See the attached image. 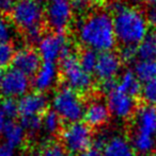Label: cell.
Listing matches in <instances>:
<instances>
[{
  "mask_svg": "<svg viewBox=\"0 0 156 156\" xmlns=\"http://www.w3.org/2000/svg\"><path fill=\"white\" fill-rule=\"evenodd\" d=\"M76 36L85 49L97 53L112 51L117 45L112 15L108 11L96 10L76 23Z\"/></svg>",
  "mask_w": 156,
  "mask_h": 156,
  "instance_id": "obj_1",
  "label": "cell"
},
{
  "mask_svg": "<svg viewBox=\"0 0 156 156\" xmlns=\"http://www.w3.org/2000/svg\"><path fill=\"white\" fill-rule=\"evenodd\" d=\"M112 18L116 38L123 47H137L150 32L146 14L135 6L125 5Z\"/></svg>",
  "mask_w": 156,
  "mask_h": 156,
  "instance_id": "obj_2",
  "label": "cell"
},
{
  "mask_svg": "<svg viewBox=\"0 0 156 156\" xmlns=\"http://www.w3.org/2000/svg\"><path fill=\"white\" fill-rule=\"evenodd\" d=\"M60 76L64 86L73 89L79 94H87L92 90L94 81L92 73L87 72L78 60V55L72 53L60 61Z\"/></svg>",
  "mask_w": 156,
  "mask_h": 156,
  "instance_id": "obj_3",
  "label": "cell"
},
{
  "mask_svg": "<svg viewBox=\"0 0 156 156\" xmlns=\"http://www.w3.org/2000/svg\"><path fill=\"white\" fill-rule=\"evenodd\" d=\"M51 105L63 121L71 123L79 122V120L82 119L87 107L80 94L64 85L55 93Z\"/></svg>",
  "mask_w": 156,
  "mask_h": 156,
  "instance_id": "obj_4",
  "label": "cell"
},
{
  "mask_svg": "<svg viewBox=\"0 0 156 156\" xmlns=\"http://www.w3.org/2000/svg\"><path fill=\"white\" fill-rule=\"evenodd\" d=\"M12 23L24 32L42 29L45 6L40 0H18L11 12Z\"/></svg>",
  "mask_w": 156,
  "mask_h": 156,
  "instance_id": "obj_5",
  "label": "cell"
},
{
  "mask_svg": "<svg viewBox=\"0 0 156 156\" xmlns=\"http://www.w3.org/2000/svg\"><path fill=\"white\" fill-rule=\"evenodd\" d=\"M61 144L67 153L74 156L92 147L93 129L85 122H74L64 126L59 134Z\"/></svg>",
  "mask_w": 156,
  "mask_h": 156,
  "instance_id": "obj_6",
  "label": "cell"
},
{
  "mask_svg": "<svg viewBox=\"0 0 156 156\" xmlns=\"http://www.w3.org/2000/svg\"><path fill=\"white\" fill-rule=\"evenodd\" d=\"M38 53L43 62L56 64L73 52L71 41L64 33L49 32L38 43Z\"/></svg>",
  "mask_w": 156,
  "mask_h": 156,
  "instance_id": "obj_7",
  "label": "cell"
},
{
  "mask_svg": "<svg viewBox=\"0 0 156 156\" xmlns=\"http://www.w3.org/2000/svg\"><path fill=\"white\" fill-rule=\"evenodd\" d=\"M72 0H48L45 5V21L52 32L64 33L74 16Z\"/></svg>",
  "mask_w": 156,
  "mask_h": 156,
  "instance_id": "obj_8",
  "label": "cell"
},
{
  "mask_svg": "<svg viewBox=\"0 0 156 156\" xmlns=\"http://www.w3.org/2000/svg\"><path fill=\"white\" fill-rule=\"evenodd\" d=\"M131 118L135 121V129L131 137H143L156 140V106L141 103L137 106Z\"/></svg>",
  "mask_w": 156,
  "mask_h": 156,
  "instance_id": "obj_9",
  "label": "cell"
},
{
  "mask_svg": "<svg viewBox=\"0 0 156 156\" xmlns=\"http://www.w3.org/2000/svg\"><path fill=\"white\" fill-rule=\"evenodd\" d=\"M31 84L29 76L14 68H10L3 74L0 93L6 98H21L28 94Z\"/></svg>",
  "mask_w": 156,
  "mask_h": 156,
  "instance_id": "obj_10",
  "label": "cell"
},
{
  "mask_svg": "<svg viewBox=\"0 0 156 156\" xmlns=\"http://www.w3.org/2000/svg\"><path fill=\"white\" fill-rule=\"evenodd\" d=\"M122 60L120 54L112 51L103 52L98 54V60L96 64L94 76L100 82L110 80H117V76L120 74L122 69Z\"/></svg>",
  "mask_w": 156,
  "mask_h": 156,
  "instance_id": "obj_11",
  "label": "cell"
},
{
  "mask_svg": "<svg viewBox=\"0 0 156 156\" xmlns=\"http://www.w3.org/2000/svg\"><path fill=\"white\" fill-rule=\"evenodd\" d=\"M107 106L110 114L119 118H131L137 109L135 99L122 93L118 88L107 94Z\"/></svg>",
  "mask_w": 156,
  "mask_h": 156,
  "instance_id": "obj_12",
  "label": "cell"
},
{
  "mask_svg": "<svg viewBox=\"0 0 156 156\" xmlns=\"http://www.w3.org/2000/svg\"><path fill=\"white\" fill-rule=\"evenodd\" d=\"M41 56L34 49L31 48H21L14 54L12 61V68L21 71L27 76H33L41 67Z\"/></svg>",
  "mask_w": 156,
  "mask_h": 156,
  "instance_id": "obj_13",
  "label": "cell"
},
{
  "mask_svg": "<svg viewBox=\"0 0 156 156\" xmlns=\"http://www.w3.org/2000/svg\"><path fill=\"white\" fill-rule=\"evenodd\" d=\"M48 98L42 93L32 91L21 97L18 101L21 117L43 116L48 111Z\"/></svg>",
  "mask_w": 156,
  "mask_h": 156,
  "instance_id": "obj_14",
  "label": "cell"
},
{
  "mask_svg": "<svg viewBox=\"0 0 156 156\" xmlns=\"http://www.w3.org/2000/svg\"><path fill=\"white\" fill-rule=\"evenodd\" d=\"M60 78V69L55 63L43 62L32 79V86L38 93H46L58 83Z\"/></svg>",
  "mask_w": 156,
  "mask_h": 156,
  "instance_id": "obj_15",
  "label": "cell"
},
{
  "mask_svg": "<svg viewBox=\"0 0 156 156\" xmlns=\"http://www.w3.org/2000/svg\"><path fill=\"white\" fill-rule=\"evenodd\" d=\"M109 118H110V112H109L107 104L96 100L92 101L86 107L83 121L93 129L95 127L105 125L109 121Z\"/></svg>",
  "mask_w": 156,
  "mask_h": 156,
  "instance_id": "obj_16",
  "label": "cell"
},
{
  "mask_svg": "<svg viewBox=\"0 0 156 156\" xmlns=\"http://www.w3.org/2000/svg\"><path fill=\"white\" fill-rule=\"evenodd\" d=\"M104 156H136L133 146L123 136H113L109 138L105 148L103 149Z\"/></svg>",
  "mask_w": 156,
  "mask_h": 156,
  "instance_id": "obj_17",
  "label": "cell"
},
{
  "mask_svg": "<svg viewBox=\"0 0 156 156\" xmlns=\"http://www.w3.org/2000/svg\"><path fill=\"white\" fill-rule=\"evenodd\" d=\"M117 88L127 96L135 99L139 94H141L142 85L140 80L137 78L133 69H127L121 73L118 80Z\"/></svg>",
  "mask_w": 156,
  "mask_h": 156,
  "instance_id": "obj_18",
  "label": "cell"
},
{
  "mask_svg": "<svg viewBox=\"0 0 156 156\" xmlns=\"http://www.w3.org/2000/svg\"><path fill=\"white\" fill-rule=\"evenodd\" d=\"M2 136H3L4 140H6V146L14 150L15 148H18L19 146L23 144L24 140L26 138V132L21 125V123L11 121L6 125Z\"/></svg>",
  "mask_w": 156,
  "mask_h": 156,
  "instance_id": "obj_19",
  "label": "cell"
},
{
  "mask_svg": "<svg viewBox=\"0 0 156 156\" xmlns=\"http://www.w3.org/2000/svg\"><path fill=\"white\" fill-rule=\"evenodd\" d=\"M137 58L140 61L156 62V31H150L143 41L136 47Z\"/></svg>",
  "mask_w": 156,
  "mask_h": 156,
  "instance_id": "obj_20",
  "label": "cell"
},
{
  "mask_svg": "<svg viewBox=\"0 0 156 156\" xmlns=\"http://www.w3.org/2000/svg\"><path fill=\"white\" fill-rule=\"evenodd\" d=\"M134 72L140 82H150L156 80V62L154 61H140L134 64Z\"/></svg>",
  "mask_w": 156,
  "mask_h": 156,
  "instance_id": "obj_21",
  "label": "cell"
},
{
  "mask_svg": "<svg viewBox=\"0 0 156 156\" xmlns=\"http://www.w3.org/2000/svg\"><path fill=\"white\" fill-rule=\"evenodd\" d=\"M43 119V127L45 129L46 132L50 134H54V135H57V134H60L62 129L64 126L62 125L63 120L61 119V117L54 111V109H50V111H47L42 117Z\"/></svg>",
  "mask_w": 156,
  "mask_h": 156,
  "instance_id": "obj_22",
  "label": "cell"
},
{
  "mask_svg": "<svg viewBox=\"0 0 156 156\" xmlns=\"http://www.w3.org/2000/svg\"><path fill=\"white\" fill-rule=\"evenodd\" d=\"M30 156H69V153L61 142L48 141L42 144Z\"/></svg>",
  "mask_w": 156,
  "mask_h": 156,
  "instance_id": "obj_23",
  "label": "cell"
},
{
  "mask_svg": "<svg viewBox=\"0 0 156 156\" xmlns=\"http://www.w3.org/2000/svg\"><path fill=\"white\" fill-rule=\"evenodd\" d=\"M98 54L96 51L91 49H83L78 55V60L81 67L89 73H93L95 70L98 60Z\"/></svg>",
  "mask_w": 156,
  "mask_h": 156,
  "instance_id": "obj_24",
  "label": "cell"
},
{
  "mask_svg": "<svg viewBox=\"0 0 156 156\" xmlns=\"http://www.w3.org/2000/svg\"><path fill=\"white\" fill-rule=\"evenodd\" d=\"M15 35L12 20L0 14V43H10Z\"/></svg>",
  "mask_w": 156,
  "mask_h": 156,
  "instance_id": "obj_25",
  "label": "cell"
},
{
  "mask_svg": "<svg viewBox=\"0 0 156 156\" xmlns=\"http://www.w3.org/2000/svg\"><path fill=\"white\" fill-rule=\"evenodd\" d=\"M43 116H31V117H21V125L26 133L36 134L43 127Z\"/></svg>",
  "mask_w": 156,
  "mask_h": 156,
  "instance_id": "obj_26",
  "label": "cell"
},
{
  "mask_svg": "<svg viewBox=\"0 0 156 156\" xmlns=\"http://www.w3.org/2000/svg\"><path fill=\"white\" fill-rule=\"evenodd\" d=\"M1 107L3 109L4 114L9 118L10 121H14V119L19 115L18 111V101L12 98H6L0 102Z\"/></svg>",
  "mask_w": 156,
  "mask_h": 156,
  "instance_id": "obj_27",
  "label": "cell"
},
{
  "mask_svg": "<svg viewBox=\"0 0 156 156\" xmlns=\"http://www.w3.org/2000/svg\"><path fill=\"white\" fill-rule=\"evenodd\" d=\"M141 97L146 104H156V80L146 82L142 85Z\"/></svg>",
  "mask_w": 156,
  "mask_h": 156,
  "instance_id": "obj_28",
  "label": "cell"
},
{
  "mask_svg": "<svg viewBox=\"0 0 156 156\" xmlns=\"http://www.w3.org/2000/svg\"><path fill=\"white\" fill-rule=\"evenodd\" d=\"M14 54V48L10 43H0V68L12 64Z\"/></svg>",
  "mask_w": 156,
  "mask_h": 156,
  "instance_id": "obj_29",
  "label": "cell"
},
{
  "mask_svg": "<svg viewBox=\"0 0 156 156\" xmlns=\"http://www.w3.org/2000/svg\"><path fill=\"white\" fill-rule=\"evenodd\" d=\"M119 54H120V58L122 60V62L124 63L135 64L138 61L136 47H122V49H121Z\"/></svg>",
  "mask_w": 156,
  "mask_h": 156,
  "instance_id": "obj_30",
  "label": "cell"
},
{
  "mask_svg": "<svg viewBox=\"0 0 156 156\" xmlns=\"http://www.w3.org/2000/svg\"><path fill=\"white\" fill-rule=\"evenodd\" d=\"M43 35H44L43 29H34V30H31V31L25 32V36L28 43L36 44V45H38V43L41 41Z\"/></svg>",
  "mask_w": 156,
  "mask_h": 156,
  "instance_id": "obj_31",
  "label": "cell"
},
{
  "mask_svg": "<svg viewBox=\"0 0 156 156\" xmlns=\"http://www.w3.org/2000/svg\"><path fill=\"white\" fill-rule=\"evenodd\" d=\"M144 14H146L149 26L156 28V4H150L146 8Z\"/></svg>",
  "mask_w": 156,
  "mask_h": 156,
  "instance_id": "obj_32",
  "label": "cell"
},
{
  "mask_svg": "<svg viewBox=\"0 0 156 156\" xmlns=\"http://www.w3.org/2000/svg\"><path fill=\"white\" fill-rule=\"evenodd\" d=\"M15 0H0V14L11 13L15 5Z\"/></svg>",
  "mask_w": 156,
  "mask_h": 156,
  "instance_id": "obj_33",
  "label": "cell"
},
{
  "mask_svg": "<svg viewBox=\"0 0 156 156\" xmlns=\"http://www.w3.org/2000/svg\"><path fill=\"white\" fill-rule=\"evenodd\" d=\"M96 1L97 0H72L74 9H77V10H83V9L94 4Z\"/></svg>",
  "mask_w": 156,
  "mask_h": 156,
  "instance_id": "obj_34",
  "label": "cell"
},
{
  "mask_svg": "<svg viewBox=\"0 0 156 156\" xmlns=\"http://www.w3.org/2000/svg\"><path fill=\"white\" fill-rule=\"evenodd\" d=\"M10 122L11 121L9 120V118L6 117V114H4L3 109H2V107H1V104H0V135L3 134L6 125L10 123Z\"/></svg>",
  "mask_w": 156,
  "mask_h": 156,
  "instance_id": "obj_35",
  "label": "cell"
},
{
  "mask_svg": "<svg viewBox=\"0 0 156 156\" xmlns=\"http://www.w3.org/2000/svg\"><path fill=\"white\" fill-rule=\"evenodd\" d=\"M76 156H104V153H103V151L91 147V148H89L88 150L83 151V152H81L80 154H78Z\"/></svg>",
  "mask_w": 156,
  "mask_h": 156,
  "instance_id": "obj_36",
  "label": "cell"
},
{
  "mask_svg": "<svg viewBox=\"0 0 156 156\" xmlns=\"http://www.w3.org/2000/svg\"><path fill=\"white\" fill-rule=\"evenodd\" d=\"M0 156H14L13 149H11L6 144L0 146Z\"/></svg>",
  "mask_w": 156,
  "mask_h": 156,
  "instance_id": "obj_37",
  "label": "cell"
},
{
  "mask_svg": "<svg viewBox=\"0 0 156 156\" xmlns=\"http://www.w3.org/2000/svg\"><path fill=\"white\" fill-rule=\"evenodd\" d=\"M126 1L129 2V3H131V5L137 6V5H140V4H141L143 1H146V0H126Z\"/></svg>",
  "mask_w": 156,
  "mask_h": 156,
  "instance_id": "obj_38",
  "label": "cell"
},
{
  "mask_svg": "<svg viewBox=\"0 0 156 156\" xmlns=\"http://www.w3.org/2000/svg\"><path fill=\"white\" fill-rule=\"evenodd\" d=\"M3 74H4V72H2L1 70H0V87H1V84H2V80H3Z\"/></svg>",
  "mask_w": 156,
  "mask_h": 156,
  "instance_id": "obj_39",
  "label": "cell"
},
{
  "mask_svg": "<svg viewBox=\"0 0 156 156\" xmlns=\"http://www.w3.org/2000/svg\"><path fill=\"white\" fill-rule=\"evenodd\" d=\"M146 1H148L150 4H156V0H146Z\"/></svg>",
  "mask_w": 156,
  "mask_h": 156,
  "instance_id": "obj_40",
  "label": "cell"
},
{
  "mask_svg": "<svg viewBox=\"0 0 156 156\" xmlns=\"http://www.w3.org/2000/svg\"><path fill=\"white\" fill-rule=\"evenodd\" d=\"M149 156H156V153H152V154L149 155Z\"/></svg>",
  "mask_w": 156,
  "mask_h": 156,
  "instance_id": "obj_41",
  "label": "cell"
}]
</instances>
